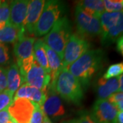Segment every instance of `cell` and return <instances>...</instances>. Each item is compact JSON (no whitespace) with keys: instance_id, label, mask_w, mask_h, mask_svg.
<instances>
[{"instance_id":"cell-35","label":"cell","mask_w":123,"mask_h":123,"mask_svg":"<svg viewBox=\"0 0 123 123\" xmlns=\"http://www.w3.org/2000/svg\"><path fill=\"white\" fill-rule=\"evenodd\" d=\"M10 123H18L15 120L14 118H12V117H11V119H10Z\"/></svg>"},{"instance_id":"cell-27","label":"cell","mask_w":123,"mask_h":123,"mask_svg":"<svg viewBox=\"0 0 123 123\" xmlns=\"http://www.w3.org/2000/svg\"><path fill=\"white\" fill-rule=\"evenodd\" d=\"M44 115V114L41 106L35 103V107L32 113L30 123H43Z\"/></svg>"},{"instance_id":"cell-7","label":"cell","mask_w":123,"mask_h":123,"mask_svg":"<svg viewBox=\"0 0 123 123\" xmlns=\"http://www.w3.org/2000/svg\"><path fill=\"white\" fill-rule=\"evenodd\" d=\"M118 112L116 107L107 99H97L90 115L96 123H117Z\"/></svg>"},{"instance_id":"cell-13","label":"cell","mask_w":123,"mask_h":123,"mask_svg":"<svg viewBox=\"0 0 123 123\" xmlns=\"http://www.w3.org/2000/svg\"><path fill=\"white\" fill-rule=\"evenodd\" d=\"M36 39L34 37L23 36L14 46V54L17 58V65L23 60L34 56V44Z\"/></svg>"},{"instance_id":"cell-20","label":"cell","mask_w":123,"mask_h":123,"mask_svg":"<svg viewBox=\"0 0 123 123\" xmlns=\"http://www.w3.org/2000/svg\"><path fill=\"white\" fill-rule=\"evenodd\" d=\"M34 56L36 62L50 75L45 44L43 39H38L35 41L34 44Z\"/></svg>"},{"instance_id":"cell-2","label":"cell","mask_w":123,"mask_h":123,"mask_svg":"<svg viewBox=\"0 0 123 123\" xmlns=\"http://www.w3.org/2000/svg\"><path fill=\"white\" fill-rule=\"evenodd\" d=\"M55 89L62 98L75 105H79L84 98L81 85L66 68H64L58 75Z\"/></svg>"},{"instance_id":"cell-30","label":"cell","mask_w":123,"mask_h":123,"mask_svg":"<svg viewBox=\"0 0 123 123\" xmlns=\"http://www.w3.org/2000/svg\"><path fill=\"white\" fill-rule=\"evenodd\" d=\"M8 107L0 111V123H8L11 119V116L9 114Z\"/></svg>"},{"instance_id":"cell-8","label":"cell","mask_w":123,"mask_h":123,"mask_svg":"<svg viewBox=\"0 0 123 123\" xmlns=\"http://www.w3.org/2000/svg\"><path fill=\"white\" fill-rule=\"evenodd\" d=\"M23 84L47 92L51 81V76L34 60L30 70L23 77Z\"/></svg>"},{"instance_id":"cell-3","label":"cell","mask_w":123,"mask_h":123,"mask_svg":"<svg viewBox=\"0 0 123 123\" xmlns=\"http://www.w3.org/2000/svg\"><path fill=\"white\" fill-rule=\"evenodd\" d=\"M71 34V23L67 17H64L57 20L43 40L44 44L53 49L62 60L64 49Z\"/></svg>"},{"instance_id":"cell-17","label":"cell","mask_w":123,"mask_h":123,"mask_svg":"<svg viewBox=\"0 0 123 123\" xmlns=\"http://www.w3.org/2000/svg\"><path fill=\"white\" fill-rule=\"evenodd\" d=\"M7 71V90L13 94L23 84L19 68L17 64L12 63L6 69Z\"/></svg>"},{"instance_id":"cell-12","label":"cell","mask_w":123,"mask_h":123,"mask_svg":"<svg viewBox=\"0 0 123 123\" xmlns=\"http://www.w3.org/2000/svg\"><path fill=\"white\" fill-rule=\"evenodd\" d=\"M44 4V0L30 1L25 23V31H26L30 34H34L36 25L43 12Z\"/></svg>"},{"instance_id":"cell-11","label":"cell","mask_w":123,"mask_h":123,"mask_svg":"<svg viewBox=\"0 0 123 123\" xmlns=\"http://www.w3.org/2000/svg\"><path fill=\"white\" fill-rule=\"evenodd\" d=\"M41 107L44 114L53 118L61 117L65 114V109L60 97L56 91L50 89H47L46 99Z\"/></svg>"},{"instance_id":"cell-33","label":"cell","mask_w":123,"mask_h":123,"mask_svg":"<svg viewBox=\"0 0 123 123\" xmlns=\"http://www.w3.org/2000/svg\"><path fill=\"white\" fill-rule=\"evenodd\" d=\"M117 123H123V111H118V112Z\"/></svg>"},{"instance_id":"cell-31","label":"cell","mask_w":123,"mask_h":123,"mask_svg":"<svg viewBox=\"0 0 123 123\" xmlns=\"http://www.w3.org/2000/svg\"><path fill=\"white\" fill-rule=\"evenodd\" d=\"M116 49L123 57V36L116 40Z\"/></svg>"},{"instance_id":"cell-4","label":"cell","mask_w":123,"mask_h":123,"mask_svg":"<svg viewBox=\"0 0 123 123\" xmlns=\"http://www.w3.org/2000/svg\"><path fill=\"white\" fill-rule=\"evenodd\" d=\"M64 8L63 4L60 1H45L43 12L36 25L34 36L40 37L47 35L60 18Z\"/></svg>"},{"instance_id":"cell-5","label":"cell","mask_w":123,"mask_h":123,"mask_svg":"<svg viewBox=\"0 0 123 123\" xmlns=\"http://www.w3.org/2000/svg\"><path fill=\"white\" fill-rule=\"evenodd\" d=\"M75 16L77 34L86 39L101 37L102 28L99 18L88 15L77 5L75 8Z\"/></svg>"},{"instance_id":"cell-19","label":"cell","mask_w":123,"mask_h":123,"mask_svg":"<svg viewBox=\"0 0 123 123\" xmlns=\"http://www.w3.org/2000/svg\"><path fill=\"white\" fill-rule=\"evenodd\" d=\"M25 30L18 29L8 23L6 26L0 30L1 43H16L24 36Z\"/></svg>"},{"instance_id":"cell-36","label":"cell","mask_w":123,"mask_h":123,"mask_svg":"<svg viewBox=\"0 0 123 123\" xmlns=\"http://www.w3.org/2000/svg\"><path fill=\"white\" fill-rule=\"evenodd\" d=\"M62 123H66V121H64V122H62Z\"/></svg>"},{"instance_id":"cell-1","label":"cell","mask_w":123,"mask_h":123,"mask_svg":"<svg viewBox=\"0 0 123 123\" xmlns=\"http://www.w3.org/2000/svg\"><path fill=\"white\" fill-rule=\"evenodd\" d=\"M104 59L105 53L102 49H90L66 68L84 89L88 87L94 76L102 68Z\"/></svg>"},{"instance_id":"cell-18","label":"cell","mask_w":123,"mask_h":123,"mask_svg":"<svg viewBox=\"0 0 123 123\" xmlns=\"http://www.w3.org/2000/svg\"><path fill=\"white\" fill-rule=\"evenodd\" d=\"M77 6L84 12L93 17L99 18L105 12L103 0H84L78 2Z\"/></svg>"},{"instance_id":"cell-14","label":"cell","mask_w":123,"mask_h":123,"mask_svg":"<svg viewBox=\"0 0 123 123\" xmlns=\"http://www.w3.org/2000/svg\"><path fill=\"white\" fill-rule=\"evenodd\" d=\"M46 97V92H43L28 84H23L16 92L14 100L17 98H26L42 106L45 101Z\"/></svg>"},{"instance_id":"cell-34","label":"cell","mask_w":123,"mask_h":123,"mask_svg":"<svg viewBox=\"0 0 123 123\" xmlns=\"http://www.w3.org/2000/svg\"><path fill=\"white\" fill-rule=\"evenodd\" d=\"M43 123H53L51 121V120L49 119L48 116H47V115H44V118H43Z\"/></svg>"},{"instance_id":"cell-22","label":"cell","mask_w":123,"mask_h":123,"mask_svg":"<svg viewBox=\"0 0 123 123\" xmlns=\"http://www.w3.org/2000/svg\"><path fill=\"white\" fill-rule=\"evenodd\" d=\"M105 12H114L123 10V0H104Z\"/></svg>"},{"instance_id":"cell-28","label":"cell","mask_w":123,"mask_h":123,"mask_svg":"<svg viewBox=\"0 0 123 123\" xmlns=\"http://www.w3.org/2000/svg\"><path fill=\"white\" fill-rule=\"evenodd\" d=\"M66 122L67 123H96L92 120L90 114L87 113L86 111H82L79 114L78 118L72 119Z\"/></svg>"},{"instance_id":"cell-6","label":"cell","mask_w":123,"mask_h":123,"mask_svg":"<svg viewBox=\"0 0 123 123\" xmlns=\"http://www.w3.org/2000/svg\"><path fill=\"white\" fill-rule=\"evenodd\" d=\"M90 48L88 40L77 34H72L66 44L62 60L63 68H68Z\"/></svg>"},{"instance_id":"cell-26","label":"cell","mask_w":123,"mask_h":123,"mask_svg":"<svg viewBox=\"0 0 123 123\" xmlns=\"http://www.w3.org/2000/svg\"><path fill=\"white\" fill-rule=\"evenodd\" d=\"M10 62V56L8 47L4 43H0V65L6 66Z\"/></svg>"},{"instance_id":"cell-15","label":"cell","mask_w":123,"mask_h":123,"mask_svg":"<svg viewBox=\"0 0 123 123\" xmlns=\"http://www.w3.org/2000/svg\"><path fill=\"white\" fill-rule=\"evenodd\" d=\"M119 91V77L110 79L103 77L97 81L96 86L98 99H107L109 97Z\"/></svg>"},{"instance_id":"cell-37","label":"cell","mask_w":123,"mask_h":123,"mask_svg":"<svg viewBox=\"0 0 123 123\" xmlns=\"http://www.w3.org/2000/svg\"><path fill=\"white\" fill-rule=\"evenodd\" d=\"M1 1H0V4H1Z\"/></svg>"},{"instance_id":"cell-16","label":"cell","mask_w":123,"mask_h":123,"mask_svg":"<svg viewBox=\"0 0 123 123\" xmlns=\"http://www.w3.org/2000/svg\"><path fill=\"white\" fill-rule=\"evenodd\" d=\"M123 36V17L102 31L101 42L103 46H110Z\"/></svg>"},{"instance_id":"cell-25","label":"cell","mask_w":123,"mask_h":123,"mask_svg":"<svg viewBox=\"0 0 123 123\" xmlns=\"http://www.w3.org/2000/svg\"><path fill=\"white\" fill-rule=\"evenodd\" d=\"M13 95L7 90L0 93V111L8 107L12 103Z\"/></svg>"},{"instance_id":"cell-10","label":"cell","mask_w":123,"mask_h":123,"mask_svg":"<svg viewBox=\"0 0 123 123\" xmlns=\"http://www.w3.org/2000/svg\"><path fill=\"white\" fill-rule=\"evenodd\" d=\"M29 0H14L10 1V18L9 23L15 27L25 30Z\"/></svg>"},{"instance_id":"cell-32","label":"cell","mask_w":123,"mask_h":123,"mask_svg":"<svg viewBox=\"0 0 123 123\" xmlns=\"http://www.w3.org/2000/svg\"><path fill=\"white\" fill-rule=\"evenodd\" d=\"M119 91L123 92V74L119 77Z\"/></svg>"},{"instance_id":"cell-21","label":"cell","mask_w":123,"mask_h":123,"mask_svg":"<svg viewBox=\"0 0 123 123\" xmlns=\"http://www.w3.org/2000/svg\"><path fill=\"white\" fill-rule=\"evenodd\" d=\"M123 74V62L110 65L102 77L103 79H110L118 77Z\"/></svg>"},{"instance_id":"cell-24","label":"cell","mask_w":123,"mask_h":123,"mask_svg":"<svg viewBox=\"0 0 123 123\" xmlns=\"http://www.w3.org/2000/svg\"><path fill=\"white\" fill-rule=\"evenodd\" d=\"M10 14V1H1L0 4V23L9 22Z\"/></svg>"},{"instance_id":"cell-9","label":"cell","mask_w":123,"mask_h":123,"mask_svg":"<svg viewBox=\"0 0 123 123\" xmlns=\"http://www.w3.org/2000/svg\"><path fill=\"white\" fill-rule=\"evenodd\" d=\"M35 103L26 98H17L12 101L8 109L10 116L18 123H30Z\"/></svg>"},{"instance_id":"cell-29","label":"cell","mask_w":123,"mask_h":123,"mask_svg":"<svg viewBox=\"0 0 123 123\" xmlns=\"http://www.w3.org/2000/svg\"><path fill=\"white\" fill-rule=\"evenodd\" d=\"M7 89V71L0 66V93Z\"/></svg>"},{"instance_id":"cell-23","label":"cell","mask_w":123,"mask_h":123,"mask_svg":"<svg viewBox=\"0 0 123 123\" xmlns=\"http://www.w3.org/2000/svg\"><path fill=\"white\" fill-rule=\"evenodd\" d=\"M107 100L113 104L118 111H123V92H116L111 94Z\"/></svg>"}]
</instances>
